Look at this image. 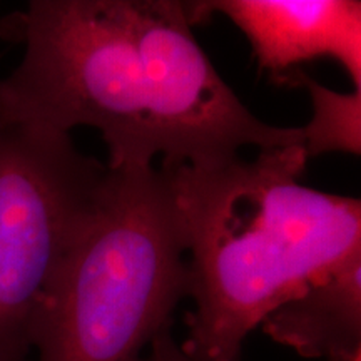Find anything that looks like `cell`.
<instances>
[{"instance_id":"8992f818","label":"cell","mask_w":361,"mask_h":361,"mask_svg":"<svg viewBox=\"0 0 361 361\" xmlns=\"http://www.w3.org/2000/svg\"><path fill=\"white\" fill-rule=\"evenodd\" d=\"M259 326L305 358L361 361V251L316 276Z\"/></svg>"},{"instance_id":"5b68a950","label":"cell","mask_w":361,"mask_h":361,"mask_svg":"<svg viewBox=\"0 0 361 361\" xmlns=\"http://www.w3.org/2000/svg\"><path fill=\"white\" fill-rule=\"evenodd\" d=\"M192 24L223 13L246 35L259 69L291 85L300 66L329 57L361 89V4L355 0L188 2Z\"/></svg>"},{"instance_id":"52a82bcc","label":"cell","mask_w":361,"mask_h":361,"mask_svg":"<svg viewBox=\"0 0 361 361\" xmlns=\"http://www.w3.org/2000/svg\"><path fill=\"white\" fill-rule=\"evenodd\" d=\"M291 85L308 90L313 116L301 129V146L306 159L343 152L361 154V89L338 92L316 82L305 72H298Z\"/></svg>"},{"instance_id":"ba28073f","label":"cell","mask_w":361,"mask_h":361,"mask_svg":"<svg viewBox=\"0 0 361 361\" xmlns=\"http://www.w3.org/2000/svg\"><path fill=\"white\" fill-rule=\"evenodd\" d=\"M139 361H196L189 356L183 346L174 340L171 328L162 329L151 345L147 346V353L142 355Z\"/></svg>"},{"instance_id":"6da1fadb","label":"cell","mask_w":361,"mask_h":361,"mask_svg":"<svg viewBox=\"0 0 361 361\" xmlns=\"http://www.w3.org/2000/svg\"><path fill=\"white\" fill-rule=\"evenodd\" d=\"M179 0H32L0 20L24 44L0 79V123L69 134L97 129L107 168L219 164L243 147L301 144L261 121L211 64Z\"/></svg>"},{"instance_id":"3957f363","label":"cell","mask_w":361,"mask_h":361,"mask_svg":"<svg viewBox=\"0 0 361 361\" xmlns=\"http://www.w3.org/2000/svg\"><path fill=\"white\" fill-rule=\"evenodd\" d=\"M184 296L186 239L168 174L107 168L40 300L32 351L37 361H139Z\"/></svg>"},{"instance_id":"7a4b0ae2","label":"cell","mask_w":361,"mask_h":361,"mask_svg":"<svg viewBox=\"0 0 361 361\" xmlns=\"http://www.w3.org/2000/svg\"><path fill=\"white\" fill-rule=\"evenodd\" d=\"M301 144L168 174L188 255L196 361H239L252 329L316 276L361 251V202L300 183Z\"/></svg>"},{"instance_id":"277c9868","label":"cell","mask_w":361,"mask_h":361,"mask_svg":"<svg viewBox=\"0 0 361 361\" xmlns=\"http://www.w3.org/2000/svg\"><path fill=\"white\" fill-rule=\"evenodd\" d=\"M107 166L71 134L0 123V361H27L40 300Z\"/></svg>"}]
</instances>
